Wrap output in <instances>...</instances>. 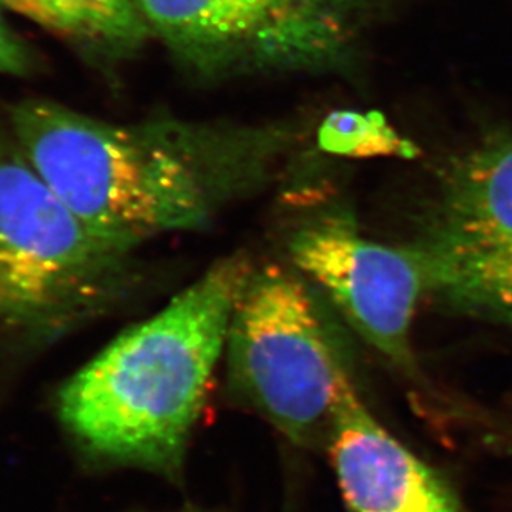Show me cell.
Masks as SVG:
<instances>
[{
    "instance_id": "cell-1",
    "label": "cell",
    "mask_w": 512,
    "mask_h": 512,
    "mask_svg": "<svg viewBox=\"0 0 512 512\" xmlns=\"http://www.w3.org/2000/svg\"><path fill=\"white\" fill-rule=\"evenodd\" d=\"M20 148L67 207L135 253L165 233L197 230L263 187L285 158V133L180 122L120 125L57 102L10 110Z\"/></svg>"
},
{
    "instance_id": "cell-2",
    "label": "cell",
    "mask_w": 512,
    "mask_h": 512,
    "mask_svg": "<svg viewBox=\"0 0 512 512\" xmlns=\"http://www.w3.org/2000/svg\"><path fill=\"white\" fill-rule=\"evenodd\" d=\"M252 270L247 256L218 261L62 386L60 421L87 453L178 478Z\"/></svg>"
},
{
    "instance_id": "cell-3",
    "label": "cell",
    "mask_w": 512,
    "mask_h": 512,
    "mask_svg": "<svg viewBox=\"0 0 512 512\" xmlns=\"http://www.w3.org/2000/svg\"><path fill=\"white\" fill-rule=\"evenodd\" d=\"M133 255L90 230L0 125V340L42 350L109 315L137 283Z\"/></svg>"
},
{
    "instance_id": "cell-4",
    "label": "cell",
    "mask_w": 512,
    "mask_h": 512,
    "mask_svg": "<svg viewBox=\"0 0 512 512\" xmlns=\"http://www.w3.org/2000/svg\"><path fill=\"white\" fill-rule=\"evenodd\" d=\"M233 393L298 448L323 446L351 381L310 291L278 265L252 270L228 328Z\"/></svg>"
},
{
    "instance_id": "cell-5",
    "label": "cell",
    "mask_w": 512,
    "mask_h": 512,
    "mask_svg": "<svg viewBox=\"0 0 512 512\" xmlns=\"http://www.w3.org/2000/svg\"><path fill=\"white\" fill-rule=\"evenodd\" d=\"M414 247L446 305L512 323V133L444 168Z\"/></svg>"
},
{
    "instance_id": "cell-6",
    "label": "cell",
    "mask_w": 512,
    "mask_h": 512,
    "mask_svg": "<svg viewBox=\"0 0 512 512\" xmlns=\"http://www.w3.org/2000/svg\"><path fill=\"white\" fill-rule=\"evenodd\" d=\"M148 29L205 74L313 69L345 49L365 0H135Z\"/></svg>"
},
{
    "instance_id": "cell-7",
    "label": "cell",
    "mask_w": 512,
    "mask_h": 512,
    "mask_svg": "<svg viewBox=\"0 0 512 512\" xmlns=\"http://www.w3.org/2000/svg\"><path fill=\"white\" fill-rule=\"evenodd\" d=\"M288 250L376 351L413 373L411 328L421 296L431 291L428 263L418 248L371 242L351 213L335 210L298 228Z\"/></svg>"
},
{
    "instance_id": "cell-8",
    "label": "cell",
    "mask_w": 512,
    "mask_h": 512,
    "mask_svg": "<svg viewBox=\"0 0 512 512\" xmlns=\"http://www.w3.org/2000/svg\"><path fill=\"white\" fill-rule=\"evenodd\" d=\"M326 449L348 512H469L443 474L375 418L353 383L341 393Z\"/></svg>"
},
{
    "instance_id": "cell-9",
    "label": "cell",
    "mask_w": 512,
    "mask_h": 512,
    "mask_svg": "<svg viewBox=\"0 0 512 512\" xmlns=\"http://www.w3.org/2000/svg\"><path fill=\"white\" fill-rule=\"evenodd\" d=\"M0 5L107 62L132 55L148 30L135 0H0Z\"/></svg>"
},
{
    "instance_id": "cell-10",
    "label": "cell",
    "mask_w": 512,
    "mask_h": 512,
    "mask_svg": "<svg viewBox=\"0 0 512 512\" xmlns=\"http://www.w3.org/2000/svg\"><path fill=\"white\" fill-rule=\"evenodd\" d=\"M316 142L321 152L335 157L414 160L421 155V148L401 135L378 110H336L321 122Z\"/></svg>"
},
{
    "instance_id": "cell-11",
    "label": "cell",
    "mask_w": 512,
    "mask_h": 512,
    "mask_svg": "<svg viewBox=\"0 0 512 512\" xmlns=\"http://www.w3.org/2000/svg\"><path fill=\"white\" fill-rule=\"evenodd\" d=\"M35 57L24 40L0 19V74L29 75L34 72Z\"/></svg>"
},
{
    "instance_id": "cell-12",
    "label": "cell",
    "mask_w": 512,
    "mask_h": 512,
    "mask_svg": "<svg viewBox=\"0 0 512 512\" xmlns=\"http://www.w3.org/2000/svg\"><path fill=\"white\" fill-rule=\"evenodd\" d=\"M175 512H217V511H208V509L187 508V509H182V511H175Z\"/></svg>"
},
{
    "instance_id": "cell-13",
    "label": "cell",
    "mask_w": 512,
    "mask_h": 512,
    "mask_svg": "<svg viewBox=\"0 0 512 512\" xmlns=\"http://www.w3.org/2000/svg\"><path fill=\"white\" fill-rule=\"evenodd\" d=\"M2 7V5H0ZM0 19H2V10H0Z\"/></svg>"
}]
</instances>
